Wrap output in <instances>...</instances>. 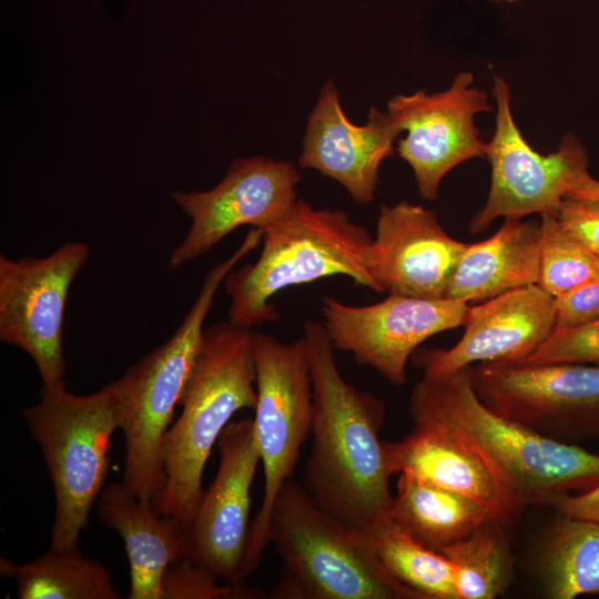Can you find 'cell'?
Wrapping results in <instances>:
<instances>
[{
  "instance_id": "obj_8",
  "label": "cell",
  "mask_w": 599,
  "mask_h": 599,
  "mask_svg": "<svg viewBox=\"0 0 599 599\" xmlns=\"http://www.w3.org/2000/svg\"><path fill=\"white\" fill-rule=\"evenodd\" d=\"M253 348L257 392L253 423L265 480L263 501L250 528L243 580L256 570L271 542L274 500L292 478L313 422V383L305 338L284 343L254 331Z\"/></svg>"
},
{
  "instance_id": "obj_22",
  "label": "cell",
  "mask_w": 599,
  "mask_h": 599,
  "mask_svg": "<svg viewBox=\"0 0 599 599\" xmlns=\"http://www.w3.org/2000/svg\"><path fill=\"white\" fill-rule=\"evenodd\" d=\"M388 517L416 541L438 552L485 521L499 520L488 506L407 474H399Z\"/></svg>"
},
{
  "instance_id": "obj_23",
  "label": "cell",
  "mask_w": 599,
  "mask_h": 599,
  "mask_svg": "<svg viewBox=\"0 0 599 599\" xmlns=\"http://www.w3.org/2000/svg\"><path fill=\"white\" fill-rule=\"evenodd\" d=\"M0 575L16 580L19 599H119L110 571L78 549L49 550L17 564L0 558Z\"/></svg>"
},
{
  "instance_id": "obj_10",
  "label": "cell",
  "mask_w": 599,
  "mask_h": 599,
  "mask_svg": "<svg viewBox=\"0 0 599 599\" xmlns=\"http://www.w3.org/2000/svg\"><path fill=\"white\" fill-rule=\"evenodd\" d=\"M473 383L491 409L544 437L599 438L598 364L479 363Z\"/></svg>"
},
{
  "instance_id": "obj_32",
  "label": "cell",
  "mask_w": 599,
  "mask_h": 599,
  "mask_svg": "<svg viewBox=\"0 0 599 599\" xmlns=\"http://www.w3.org/2000/svg\"><path fill=\"white\" fill-rule=\"evenodd\" d=\"M551 506L559 512L599 522V484L582 493L561 496Z\"/></svg>"
},
{
  "instance_id": "obj_19",
  "label": "cell",
  "mask_w": 599,
  "mask_h": 599,
  "mask_svg": "<svg viewBox=\"0 0 599 599\" xmlns=\"http://www.w3.org/2000/svg\"><path fill=\"white\" fill-rule=\"evenodd\" d=\"M384 449L392 475L407 474L473 498L491 508L504 524L520 510L485 455L447 427L414 424L402 440L384 441Z\"/></svg>"
},
{
  "instance_id": "obj_29",
  "label": "cell",
  "mask_w": 599,
  "mask_h": 599,
  "mask_svg": "<svg viewBox=\"0 0 599 599\" xmlns=\"http://www.w3.org/2000/svg\"><path fill=\"white\" fill-rule=\"evenodd\" d=\"M554 363L599 365V318L575 326H556L535 352L516 364Z\"/></svg>"
},
{
  "instance_id": "obj_27",
  "label": "cell",
  "mask_w": 599,
  "mask_h": 599,
  "mask_svg": "<svg viewBox=\"0 0 599 599\" xmlns=\"http://www.w3.org/2000/svg\"><path fill=\"white\" fill-rule=\"evenodd\" d=\"M538 285L552 297L599 276V255L571 235L556 215H540Z\"/></svg>"
},
{
  "instance_id": "obj_12",
  "label": "cell",
  "mask_w": 599,
  "mask_h": 599,
  "mask_svg": "<svg viewBox=\"0 0 599 599\" xmlns=\"http://www.w3.org/2000/svg\"><path fill=\"white\" fill-rule=\"evenodd\" d=\"M474 83L471 72L460 71L446 90L398 93L387 102V114L406 132L396 151L410 165L425 200L438 197L440 182L450 170L486 155V142L474 120L493 106L487 93Z\"/></svg>"
},
{
  "instance_id": "obj_5",
  "label": "cell",
  "mask_w": 599,
  "mask_h": 599,
  "mask_svg": "<svg viewBox=\"0 0 599 599\" xmlns=\"http://www.w3.org/2000/svg\"><path fill=\"white\" fill-rule=\"evenodd\" d=\"M271 542L283 560L281 599H425L384 566L368 531L348 527L288 479L273 504Z\"/></svg>"
},
{
  "instance_id": "obj_33",
  "label": "cell",
  "mask_w": 599,
  "mask_h": 599,
  "mask_svg": "<svg viewBox=\"0 0 599 599\" xmlns=\"http://www.w3.org/2000/svg\"><path fill=\"white\" fill-rule=\"evenodd\" d=\"M566 197L579 201L599 211V181L589 174Z\"/></svg>"
},
{
  "instance_id": "obj_28",
  "label": "cell",
  "mask_w": 599,
  "mask_h": 599,
  "mask_svg": "<svg viewBox=\"0 0 599 599\" xmlns=\"http://www.w3.org/2000/svg\"><path fill=\"white\" fill-rule=\"evenodd\" d=\"M187 558L171 564L162 579L163 599H256L264 592L242 582L223 583Z\"/></svg>"
},
{
  "instance_id": "obj_7",
  "label": "cell",
  "mask_w": 599,
  "mask_h": 599,
  "mask_svg": "<svg viewBox=\"0 0 599 599\" xmlns=\"http://www.w3.org/2000/svg\"><path fill=\"white\" fill-rule=\"evenodd\" d=\"M22 415L53 486L50 547L78 549L80 532L104 488L112 434L121 426L120 384L116 379L90 395L73 394L65 383L42 385L40 400Z\"/></svg>"
},
{
  "instance_id": "obj_3",
  "label": "cell",
  "mask_w": 599,
  "mask_h": 599,
  "mask_svg": "<svg viewBox=\"0 0 599 599\" xmlns=\"http://www.w3.org/2000/svg\"><path fill=\"white\" fill-rule=\"evenodd\" d=\"M253 329L220 322L204 328L182 396V413L163 440L165 481L152 502L164 516L187 521L204 490L205 464L222 432L240 409L257 402Z\"/></svg>"
},
{
  "instance_id": "obj_1",
  "label": "cell",
  "mask_w": 599,
  "mask_h": 599,
  "mask_svg": "<svg viewBox=\"0 0 599 599\" xmlns=\"http://www.w3.org/2000/svg\"><path fill=\"white\" fill-rule=\"evenodd\" d=\"M303 337L313 383V441L303 487L341 522L369 531L387 517L393 499L379 439L385 405L345 380L322 322L305 323Z\"/></svg>"
},
{
  "instance_id": "obj_17",
  "label": "cell",
  "mask_w": 599,
  "mask_h": 599,
  "mask_svg": "<svg viewBox=\"0 0 599 599\" xmlns=\"http://www.w3.org/2000/svg\"><path fill=\"white\" fill-rule=\"evenodd\" d=\"M467 246L449 236L435 213L422 205L406 201L383 204L368 272L382 293L444 298Z\"/></svg>"
},
{
  "instance_id": "obj_15",
  "label": "cell",
  "mask_w": 599,
  "mask_h": 599,
  "mask_svg": "<svg viewBox=\"0 0 599 599\" xmlns=\"http://www.w3.org/2000/svg\"><path fill=\"white\" fill-rule=\"evenodd\" d=\"M300 180L291 162L251 156L234 161L210 191L174 192L172 197L191 226L172 251L169 267L177 270L205 254L241 225L267 227L296 201Z\"/></svg>"
},
{
  "instance_id": "obj_24",
  "label": "cell",
  "mask_w": 599,
  "mask_h": 599,
  "mask_svg": "<svg viewBox=\"0 0 599 599\" xmlns=\"http://www.w3.org/2000/svg\"><path fill=\"white\" fill-rule=\"evenodd\" d=\"M538 551V572L550 599L599 595V522L559 512Z\"/></svg>"
},
{
  "instance_id": "obj_11",
  "label": "cell",
  "mask_w": 599,
  "mask_h": 599,
  "mask_svg": "<svg viewBox=\"0 0 599 599\" xmlns=\"http://www.w3.org/2000/svg\"><path fill=\"white\" fill-rule=\"evenodd\" d=\"M89 254L88 243L68 242L42 257L0 255V339L32 358L43 386L65 383L67 301Z\"/></svg>"
},
{
  "instance_id": "obj_21",
  "label": "cell",
  "mask_w": 599,
  "mask_h": 599,
  "mask_svg": "<svg viewBox=\"0 0 599 599\" xmlns=\"http://www.w3.org/2000/svg\"><path fill=\"white\" fill-rule=\"evenodd\" d=\"M540 273V224L505 219L490 237L468 244L444 298L484 302L505 292L538 284Z\"/></svg>"
},
{
  "instance_id": "obj_4",
  "label": "cell",
  "mask_w": 599,
  "mask_h": 599,
  "mask_svg": "<svg viewBox=\"0 0 599 599\" xmlns=\"http://www.w3.org/2000/svg\"><path fill=\"white\" fill-rule=\"evenodd\" d=\"M372 243L367 230L346 212L315 209L296 199L262 230L257 260L226 275L229 321L245 328L276 321V309L270 302L275 294L332 275H345L382 293L368 272Z\"/></svg>"
},
{
  "instance_id": "obj_20",
  "label": "cell",
  "mask_w": 599,
  "mask_h": 599,
  "mask_svg": "<svg viewBox=\"0 0 599 599\" xmlns=\"http://www.w3.org/2000/svg\"><path fill=\"white\" fill-rule=\"evenodd\" d=\"M97 516L124 541L130 562L129 599H163L166 568L186 558L184 521L161 515L152 501L140 499L123 481L103 488L97 501Z\"/></svg>"
},
{
  "instance_id": "obj_26",
  "label": "cell",
  "mask_w": 599,
  "mask_h": 599,
  "mask_svg": "<svg viewBox=\"0 0 599 599\" xmlns=\"http://www.w3.org/2000/svg\"><path fill=\"white\" fill-rule=\"evenodd\" d=\"M387 570L425 599H457L455 568L443 554L432 550L388 517L368 531Z\"/></svg>"
},
{
  "instance_id": "obj_9",
  "label": "cell",
  "mask_w": 599,
  "mask_h": 599,
  "mask_svg": "<svg viewBox=\"0 0 599 599\" xmlns=\"http://www.w3.org/2000/svg\"><path fill=\"white\" fill-rule=\"evenodd\" d=\"M496 126L486 155L491 166L490 187L484 206L469 222L479 233L498 217L558 214L568 193L590 173L586 146L575 134H565L555 152L540 154L525 140L511 111L507 81L494 77Z\"/></svg>"
},
{
  "instance_id": "obj_14",
  "label": "cell",
  "mask_w": 599,
  "mask_h": 599,
  "mask_svg": "<svg viewBox=\"0 0 599 599\" xmlns=\"http://www.w3.org/2000/svg\"><path fill=\"white\" fill-rule=\"evenodd\" d=\"M220 464L185 521L186 558L224 583L242 582L250 537L251 486L261 461L252 418L230 423L219 440Z\"/></svg>"
},
{
  "instance_id": "obj_25",
  "label": "cell",
  "mask_w": 599,
  "mask_h": 599,
  "mask_svg": "<svg viewBox=\"0 0 599 599\" xmlns=\"http://www.w3.org/2000/svg\"><path fill=\"white\" fill-rule=\"evenodd\" d=\"M504 525L487 520L439 551L454 565L457 599H493L508 588L514 557Z\"/></svg>"
},
{
  "instance_id": "obj_34",
  "label": "cell",
  "mask_w": 599,
  "mask_h": 599,
  "mask_svg": "<svg viewBox=\"0 0 599 599\" xmlns=\"http://www.w3.org/2000/svg\"><path fill=\"white\" fill-rule=\"evenodd\" d=\"M493 1H497V2H514V1H517V0H493Z\"/></svg>"
},
{
  "instance_id": "obj_31",
  "label": "cell",
  "mask_w": 599,
  "mask_h": 599,
  "mask_svg": "<svg viewBox=\"0 0 599 599\" xmlns=\"http://www.w3.org/2000/svg\"><path fill=\"white\" fill-rule=\"evenodd\" d=\"M562 226L589 250L599 255V211L565 197L557 214Z\"/></svg>"
},
{
  "instance_id": "obj_16",
  "label": "cell",
  "mask_w": 599,
  "mask_h": 599,
  "mask_svg": "<svg viewBox=\"0 0 599 599\" xmlns=\"http://www.w3.org/2000/svg\"><path fill=\"white\" fill-rule=\"evenodd\" d=\"M463 337L449 349L415 351L424 376H440L474 363H517L556 327L555 297L538 284L518 287L468 306Z\"/></svg>"
},
{
  "instance_id": "obj_18",
  "label": "cell",
  "mask_w": 599,
  "mask_h": 599,
  "mask_svg": "<svg viewBox=\"0 0 599 599\" xmlns=\"http://www.w3.org/2000/svg\"><path fill=\"white\" fill-rule=\"evenodd\" d=\"M400 130L387 114L372 106L357 125L344 113L332 79L322 87L306 124L298 163L343 185L355 202L374 201L380 163L390 156Z\"/></svg>"
},
{
  "instance_id": "obj_13",
  "label": "cell",
  "mask_w": 599,
  "mask_h": 599,
  "mask_svg": "<svg viewBox=\"0 0 599 599\" xmlns=\"http://www.w3.org/2000/svg\"><path fill=\"white\" fill-rule=\"evenodd\" d=\"M468 303L389 294L369 305L322 300L323 326L335 348L351 353L394 385L407 380V363L427 338L464 325Z\"/></svg>"
},
{
  "instance_id": "obj_6",
  "label": "cell",
  "mask_w": 599,
  "mask_h": 599,
  "mask_svg": "<svg viewBox=\"0 0 599 599\" xmlns=\"http://www.w3.org/2000/svg\"><path fill=\"white\" fill-rule=\"evenodd\" d=\"M260 243L261 234L250 230L236 251L206 273L177 329L118 379L123 398L120 429L125 440L122 481L142 500L154 502L163 489L164 436L193 370L204 322L219 287L237 262Z\"/></svg>"
},
{
  "instance_id": "obj_2",
  "label": "cell",
  "mask_w": 599,
  "mask_h": 599,
  "mask_svg": "<svg viewBox=\"0 0 599 599\" xmlns=\"http://www.w3.org/2000/svg\"><path fill=\"white\" fill-rule=\"evenodd\" d=\"M414 424L447 427L493 464L515 502L547 505L599 484V454L557 441L486 405L473 383V365L440 376H423L409 397Z\"/></svg>"
},
{
  "instance_id": "obj_30",
  "label": "cell",
  "mask_w": 599,
  "mask_h": 599,
  "mask_svg": "<svg viewBox=\"0 0 599 599\" xmlns=\"http://www.w3.org/2000/svg\"><path fill=\"white\" fill-rule=\"evenodd\" d=\"M556 326H575L599 318V276L555 297Z\"/></svg>"
}]
</instances>
